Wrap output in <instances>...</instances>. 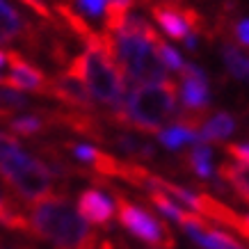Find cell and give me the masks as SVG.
<instances>
[{
  "mask_svg": "<svg viewBox=\"0 0 249 249\" xmlns=\"http://www.w3.org/2000/svg\"><path fill=\"white\" fill-rule=\"evenodd\" d=\"M0 178L28 204H35L55 192V174L51 167L23 151L21 142L5 130H0Z\"/></svg>",
  "mask_w": 249,
  "mask_h": 249,
  "instance_id": "4",
  "label": "cell"
},
{
  "mask_svg": "<svg viewBox=\"0 0 249 249\" xmlns=\"http://www.w3.org/2000/svg\"><path fill=\"white\" fill-rule=\"evenodd\" d=\"M7 67H9V76H7V85L5 87L16 89V91H32V94L48 96L51 80L46 78V73L41 69L30 64L21 53L7 51Z\"/></svg>",
  "mask_w": 249,
  "mask_h": 249,
  "instance_id": "9",
  "label": "cell"
},
{
  "mask_svg": "<svg viewBox=\"0 0 249 249\" xmlns=\"http://www.w3.org/2000/svg\"><path fill=\"white\" fill-rule=\"evenodd\" d=\"M117 199V217H119L121 227L126 229L128 233H133L137 240H142L146 247L151 249H174L176 247V238L169 231L165 222H160L153 213H149L146 208L137 206L135 201H130L128 196H124L121 192L114 195Z\"/></svg>",
  "mask_w": 249,
  "mask_h": 249,
  "instance_id": "6",
  "label": "cell"
},
{
  "mask_svg": "<svg viewBox=\"0 0 249 249\" xmlns=\"http://www.w3.org/2000/svg\"><path fill=\"white\" fill-rule=\"evenodd\" d=\"M69 76L85 85L94 103L110 110V114L117 112L124 103V96L128 91V85L124 80V73L119 71L117 62L107 51H91L85 48L80 55H73L69 60V67L64 69Z\"/></svg>",
  "mask_w": 249,
  "mask_h": 249,
  "instance_id": "5",
  "label": "cell"
},
{
  "mask_svg": "<svg viewBox=\"0 0 249 249\" xmlns=\"http://www.w3.org/2000/svg\"><path fill=\"white\" fill-rule=\"evenodd\" d=\"M144 2H156V0H144Z\"/></svg>",
  "mask_w": 249,
  "mask_h": 249,
  "instance_id": "28",
  "label": "cell"
},
{
  "mask_svg": "<svg viewBox=\"0 0 249 249\" xmlns=\"http://www.w3.org/2000/svg\"><path fill=\"white\" fill-rule=\"evenodd\" d=\"M110 55L130 87L167 83V69L158 57L160 37L144 16L130 14L117 32H106Z\"/></svg>",
  "mask_w": 249,
  "mask_h": 249,
  "instance_id": "1",
  "label": "cell"
},
{
  "mask_svg": "<svg viewBox=\"0 0 249 249\" xmlns=\"http://www.w3.org/2000/svg\"><path fill=\"white\" fill-rule=\"evenodd\" d=\"M151 16L158 21L167 37L178 39V41H183L188 35H199L204 30V16L183 0L151 2Z\"/></svg>",
  "mask_w": 249,
  "mask_h": 249,
  "instance_id": "7",
  "label": "cell"
},
{
  "mask_svg": "<svg viewBox=\"0 0 249 249\" xmlns=\"http://www.w3.org/2000/svg\"><path fill=\"white\" fill-rule=\"evenodd\" d=\"M158 140L165 149H172V151L181 149L183 144H204L201 137H199V130H192L188 126H183V124H176V121H174L172 126L160 130Z\"/></svg>",
  "mask_w": 249,
  "mask_h": 249,
  "instance_id": "16",
  "label": "cell"
},
{
  "mask_svg": "<svg viewBox=\"0 0 249 249\" xmlns=\"http://www.w3.org/2000/svg\"><path fill=\"white\" fill-rule=\"evenodd\" d=\"M222 57H224V64H227L229 73L240 80H249V55L242 53L240 48L231 41L222 46Z\"/></svg>",
  "mask_w": 249,
  "mask_h": 249,
  "instance_id": "19",
  "label": "cell"
},
{
  "mask_svg": "<svg viewBox=\"0 0 249 249\" xmlns=\"http://www.w3.org/2000/svg\"><path fill=\"white\" fill-rule=\"evenodd\" d=\"M227 153L235 160V162H240V165H247L249 167V142L227 144Z\"/></svg>",
  "mask_w": 249,
  "mask_h": 249,
  "instance_id": "25",
  "label": "cell"
},
{
  "mask_svg": "<svg viewBox=\"0 0 249 249\" xmlns=\"http://www.w3.org/2000/svg\"><path fill=\"white\" fill-rule=\"evenodd\" d=\"M48 121L46 117H37V114H25V117H16V119H9V130L14 135H23V137H32L44 133Z\"/></svg>",
  "mask_w": 249,
  "mask_h": 249,
  "instance_id": "21",
  "label": "cell"
},
{
  "mask_svg": "<svg viewBox=\"0 0 249 249\" xmlns=\"http://www.w3.org/2000/svg\"><path fill=\"white\" fill-rule=\"evenodd\" d=\"M135 7V0H106V30L103 32H117L126 23V18L130 16V9Z\"/></svg>",
  "mask_w": 249,
  "mask_h": 249,
  "instance_id": "18",
  "label": "cell"
},
{
  "mask_svg": "<svg viewBox=\"0 0 249 249\" xmlns=\"http://www.w3.org/2000/svg\"><path fill=\"white\" fill-rule=\"evenodd\" d=\"M183 231L192 238V240L204 249H245L240 240H235L233 235L219 229L208 219L199 217L196 213H190V217L183 224Z\"/></svg>",
  "mask_w": 249,
  "mask_h": 249,
  "instance_id": "10",
  "label": "cell"
},
{
  "mask_svg": "<svg viewBox=\"0 0 249 249\" xmlns=\"http://www.w3.org/2000/svg\"><path fill=\"white\" fill-rule=\"evenodd\" d=\"M0 44H23L37 51L41 46V30L9 0H0Z\"/></svg>",
  "mask_w": 249,
  "mask_h": 249,
  "instance_id": "8",
  "label": "cell"
},
{
  "mask_svg": "<svg viewBox=\"0 0 249 249\" xmlns=\"http://www.w3.org/2000/svg\"><path fill=\"white\" fill-rule=\"evenodd\" d=\"M48 96H53L55 101H60L69 110H78V112H91L94 110V101H91L89 91L85 89V85L76 80L73 76H69L67 71H62L51 80L48 85Z\"/></svg>",
  "mask_w": 249,
  "mask_h": 249,
  "instance_id": "12",
  "label": "cell"
},
{
  "mask_svg": "<svg viewBox=\"0 0 249 249\" xmlns=\"http://www.w3.org/2000/svg\"><path fill=\"white\" fill-rule=\"evenodd\" d=\"M185 162H188L190 172L195 174V176H199V178L206 181V178L213 176V149L208 144H195L190 149Z\"/></svg>",
  "mask_w": 249,
  "mask_h": 249,
  "instance_id": "17",
  "label": "cell"
},
{
  "mask_svg": "<svg viewBox=\"0 0 249 249\" xmlns=\"http://www.w3.org/2000/svg\"><path fill=\"white\" fill-rule=\"evenodd\" d=\"M183 85L178 87L183 101V110L196 114H206L211 106V89H208V80H206L204 69L196 64H185L181 69Z\"/></svg>",
  "mask_w": 249,
  "mask_h": 249,
  "instance_id": "11",
  "label": "cell"
},
{
  "mask_svg": "<svg viewBox=\"0 0 249 249\" xmlns=\"http://www.w3.org/2000/svg\"><path fill=\"white\" fill-rule=\"evenodd\" d=\"M158 57H160V62L165 64L167 71H178V73H181V69L185 67V62H183V57L178 55V51L172 48L165 39L158 41Z\"/></svg>",
  "mask_w": 249,
  "mask_h": 249,
  "instance_id": "23",
  "label": "cell"
},
{
  "mask_svg": "<svg viewBox=\"0 0 249 249\" xmlns=\"http://www.w3.org/2000/svg\"><path fill=\"white\" fill-rule=\"evenodd\" d=\"M176 98L178 87L172 80L128 87L121 107L110 114V119L121 128L137 130L142 135H158L167 126V121L176 117Z\"/></svg>",
  "mask_w": 249,
  "mask_h": 249,
  "instance_id": "3",
  "label": "cell"
},
{
  "mask_svg": "<svg viewBox=\"0 0 249 249\" xmlns=\"http://www.w3.org/2000/svg\"><path fill=\"white\" fill-rule=\"evenodd\" d=\"M233 39L240 46H247V48H249V18H245V21H238L233 25Z\"/></svg>",
  "mask_w": 249,
  "mask_h": 249,
  "instance_id": "26",
  "label": "cell"
},
{
  "mask_svg": "<svg viewBox=\"0 0 249 249\" xmlns=\"http://www.w3.org/2000/svg\"><path fill=\"white\" fill-rule=\"evenodd\" d=\"M0 103H2L5 110L14 112V110H21V107L28 106V98L23 96L21 91L9 89V87H2V89H0Z\"/></svg>",
  "mask_w": 249,
  "mask_h": 249,
  "instance_id": "24",
  "label": "cell"
},
{
  "mask_svg": "<svg viewBox=\"0 0 249 249\" xmlns=\"http://www.w3.org/2000/svg\"><path fill=\"white\" fill-rule=\"evenodd\" d=\"M117 146L121 151H126L128 156H135V158H142V160H149L156 156L151 144L144 142V140H137L133 135H119L117 137Z\"/></svg>",
  "mask_w": 249,
  "mask_h": 249,
  "instance_id": "22",
  "label": "cell"
},
{
  "mask_svg": "<svg viewBox=\"0 0 249 249\" xmlns=\"http://www.w3.org/2000/svg\"><path fill=\"white\" fill-rule=\"evenodd\" d=\"M5 85H7V76H2V73H0V87H5Z\"/></svg>",
  "mask_w": 249,
  "mask_h": 249,
  "instance_id": "27",
  "label": "cell"
},
{
  "mask_svg": "<svg viewBox=\"0 0 249 249\" xmlns=\"http://www.w3.org/2000/svg\"><path fill=\"white\" fill-rule=\"evenodd\" d=\"M30 233L55 249H98V235L85 222L67 195H53L30 204Z\"/></svg>",
  "mask_w": 249,
  "mask_h": 249,
  "instance_id": "2",
  "label": "cell"
},
{
  "mask_svg": "<svg viewBox=\"0 0 249 249\" xmlns=\"http://www.w3.org/2000/svg\"><path fill=\"white\" fill-rule=\"evenodd\" d=\"M235 130V119L231 117L229 112H217L208 117V119L201 124L199 128V137L201 142L208 144V142H224L231 133Z\"/></svg>",
  "mask_w": 249,
  "mask_h": 249,
  "instance_id": "14",
  "label": "cell"
},
{
  "mask_svg": "<svg viewBox=\"0 0 249 249\" xmlns=\"http://www.w3.org/2000/svg\"><path fill=\"white\" fill-rule=\"evenodd\" d=\"M0 224L12 229V231H23L30 233V224H28V215L18 211L12 201H7L5 196H0Z\"/></svg>",
  "mask_w": 249,
  "mask_h": 249,
  "instance_id": "20",
  "label": "cell"
},
{
  "mask_svg": "<svg viewBox=\"0 0 249 249\" xmlns=\"http://www.w3.org/2000/svg\"><path fill=\"white\" fill-rule=\"evenodd\" d=\"M76 211L87 224H94V227H101V229L110 227V222L114 217L112 199L98 188H87L78 195Z\"/></svg>",
  "mask_w": 249,
  "mask_h": 249,
  "instance_id": "13",
  "label": "cell"
},
{
  "mask_svg": "<svg viewBox=\"0 0 249 249\" xmlns=\"http://www.w3.org/2000/svg\"><path fill=\"white\" fill-rule=\"evenodd\" d=\"M217 172H219V178L224 183H229L235 195L249 204V167L240 165V162H222Z\"/></svg>",
  "mask_w": 249,
  "mask_h": 249,
  "instance_id": "15",
  "label": "cell"
}]
</instances>
